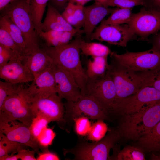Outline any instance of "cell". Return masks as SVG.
<instances>
[{"label":"cell","instance_id":"6da1fadb","mask_svg":"<svg viewBox=\"0 0 160 160\" xmlns=\"http://www.w3.org/2000/svg\"><path fill=\"white\" fill-rule=\"evenodd\" d=\"M80 34L66 44L56 47L47 46L43 49L54 63L72 74L79 87L82 95H84L87 94L86 85L88 78L81 60Z\"/></svg>","mask_w":160,"mask_h":160},{"label":"cell","instance_id":"7a4b0ae2","mask_svg":"<svg viewBox=\"0 0 160 160\" xmlns=\"http://www.w3.org/2000/svg\"><path fill=\"white\" fill-rule=\"evenodd\" d=\"M160 121V103L136 113L121 116L117 129L121 137L137 141L150 131Z\"/></svg>","mask_w":160,"mask_h":160},{"label":"cell","instance_id":"3957f363","mask_svg":"<svg viewBox=\"0 0 160 160\" xmlns=\"http://www.w3.org/2000/svg\"><path fill=\"white\" fill-rule=\"evenodd\" d=\"M30 1L17 0L9 4L1 11V15L9 18L21 31L26 44L27 53L39 48V36L31 16Z\"/></svg>","mask_w":160,"mask_h":160},{"label":"cell","instance_id":"277c9868","mask_svg":"<svg viewBox=\"0 0 160 160\" xmlns=\"http://www.w3.org/2000/svg\"><path fill=\"white\" fill-rule=\"evenodd\" d=\"M111 58L108 70L116 92L113 108L123 99L135 94L146 85L145 72L133 71Z\"/></svg>","mask_w":160,"mask_h":160},{"label":"cell","instance_id":"5b68a950","mask_svg":"<svg viewBox=\"0 0 160 160\" xmlns=\"http://www.w3.org/2000/svg\"><path fill=\"white\" fill-rule=\"evenodd\" d=\"M121 137L117 129L109 131L100 141L89 143L80 139L74 148L64 150V154L68 153L74 156L73 160H107L111 159L109 153Z\"/></svg>","mask_w":160,"mask_h":160},{"label":"cell","instance_id":"8992f818","mask_svg":"<svg viewBox=\"0 0 160 160\" xmlns=\"http://www.w3.org/2000/svg\"><path fill=\"white\" fill-rule=\"evenodd\" d=\"M64 104L65 111L62 122L67 124L73 122L75 118L84 116L94 120L111 121L108 111L89 95H82L76 101H66Z\"/></svg>","mask_w":160,"mask_h":160},{"label":"cell","instance_id":"52a82bcc","mask_svg":"<svg viewBox=\"0 0 160 160\" xmlns=\"http://www.w3.org/2000/svg\"><path fill=\"white\" fill-rule=\"evenodd\" d=\"M0 111L10 119L28 126L36 116L32 109L27 88L23 85L17 92L6 98Z\"/></svg>","mask_w":160,"mask_h":160},{"label":"cell","instance_id":"ba28073f","mask_svg":"<svg viewBox=\"0 0 160 160\" xmlns=\"http://www.w3.org/2000/svg\"><path fill=\"white\" fill-rule=\"evenodd\" d=\"M160 103V91L145 86L135 94L122 100L110 113L120 116L137 113L151 105Z\"/></svg>","mask_w":160,"mask_h":160},{"label":"cell","instance_id":"9c48e42d","mask_svg":"<svg viewBox=\"0 0 160 160\" xmlns=\"http://www.w3.org/2000/svg\"><path fill=\"white\" fill-rule=\"evenodd\" d=\"M110 55L111 58L121 65L136 72H147L160 65V51L152 47L146 51H127L121 54L112 52Z\"/></svg>","mask_w":160,"mask_h":160},{"label":"cell","instance_id":"30bf717a","mask_svg":"<svg viewBox=\"0 0 160 160\" xmlns=\"http://www.w3.org/2000/svg\"><path fill=\"white\" fill-rule=\"evenodd\" d=\"M0 131L9 140L29 147L38 153L43 148L33 137L29 126L10 119L1 111Z\"/></svg>","mask_w":160,"mask_h":160},{"label":"cell","instance_id":"8fae6325","mask_svg":"<svg viewBox=\"0 0 160 160\" xmlns=\"http://www.w3.org/2000/svg\"><path fill=\"white\" fill-rule=\"evenodd\" d=\"M127 24L135 34L146 39L160 30V11L144 7L139 12L132 14Z\"/></svg>","mask_w":160,"mask_h":160},{"label":"cell","instance_id":"7c38bea8","mask_svg":"<svg viewBox=\"0 0 160 160\" xmlns=\"http://www.w3.org/2000/svg\"><path fill=\"white\" fill-rule=\"evenodd\" d=\"M135 35L127 24L115 25L101 23L91 34L90 40L105 41L111 44L126 47Z\"/></svg>","mask_w":160,"mask_h":160},{"label":"cell","instance_id":"4fadbf2b","mask_svg":"<svg viewBox=\"0 0 160 160\" xmlns=\"http://www.w3.org/2000/svg\"><path fill=\"white\" fill-rule=\"evenodd\" d=\"M86 89L87 94L94 97L109 113L113 105L116 92L114 84L108 70L101 77L88 79Z\"/></svg>","mask_w":160,"mask_h":160},{"label":"cell","instance_id":"5bb4252c","mask_svg":"<svg viewBox=\"0 0 160 160\" xmlns=\"http://www.w3.org/2000/svg\"><path fill=\"white\" fill-rule=\"evenodd\" d=\"M52 70L54 76L57 93L66 101H75L82 95L75 79L68 71L54 62Z\"/></svg>","mask_w":160,"mask_h":160},{"label":"cell","instance_id":"9a60e30c","mask_svg":"<svg viewBox=\"0 0 160 160\" xmlns=\"http://www.w3.org/2000/svg\"><path fill=\"white\" fill-rule=\"evenodd\" d=\"M62 99L55 93L47 97L32 100V109L36 116L41 114L50 122H63L65 111Z\"/></svg>","mask_w":160,"mask_h":160},{"label":"cell","instance_id":"2e32d148","mask_svg":"<svg viewBox=\"0 0 160 160\" xmlns=\"http://www.w3.org/2000/svg\"><path fill=\"white\" fill-rule=\"evenodd\" d=\"M21 59L10 60L0 67V78L5 81L20 84L32 81L34 77Z\"/></svg>","mask_w":160,"mask_h":160},{"label":"cell","instance_id":"e0dca14e","mask_svg":"<svg viewBox=\"0 0 160 160\" xmlns=\"http://www.w3.org/2000/svg\"><path fill=\"white\" fill-rule=\"evenodd\" d=\"M52 68V67L35 78L31 84L27 88L31 101L38 98L47 97L57 93Z\"/></svg>","mask_w":160,"mask_h":160},{"label":"cell","instance_id":"ac0fdd59","mask_svg":"<svg viewBox=\"0 0 160 160\" xmlns=\"http://www.w3.org/2000/svg\"><path fill=\"white\" fill-rule=\"evenodd\" d=\"M116 8L105 7L96 2L91 5L84 7L85 22L83 30L88 41L90 40L91 35L97 25Z\"/></svg>","mask_w":160,"mask_h":160},{"label":"cell","instance_id":"d6986e66","mask_svg":"<svg viewBox=\"0 0 160 160\" xmlns=\"http://www.w3.org/2000/svg\"><path fill=\"white\" fill-rule=\"evenodd\" d=\"M22 62L28 68L34 78L51 68L54 63L45 51L40 48L25 55Z\"/></svg>","mask_w":160,"mask_h":160},{"label":"cell","instance_id":"ffe728a7","mask_svg":"<svg viewBox=\"0 0 160 160\" xmlns=\"http://www.w3.org/2000/svg\"><path fill=\"white\" fill-rule=\"evenodd\" d=\"M76 29L66 21L56 8L51 4H48L47 14L42 23L41 31H71Z\"/></svg>","mask_w":160,"mask_h":160},{"label":"cell","instance_id":"44dd1931","mask_svg":"<svg viewBox=\"0 0 160 160\" xmlns=\"http://www.w3.org/2000/svg\"><path fill=\"white\" fill-rule=\"evenodd\" d=\"M83 33V30L76 29L71 31H41L38 34L46 42L47 46L56 47L66 44L76 34Z\"/></svg>","mask_w":160,"mask_h":160},{"label":"cell","instance_id":"7402d4cb","mask_svg":"<svg viewBox=\"0 0 160 160\" xmlns=\"http://www.w3.org/2000/svg\"><path fill=\"white\" fill-rule=\"evenodd\" d=\"M137 141L139 147L143 151L153 153L160 151V121Z\"/></svg>","mask_w":160,"mask_h":160},{"label":"cell","instance_id":"603a6c76","mask_svg":"<svg viewBox=\"0 0 160 160\" xmlns=\"http://www.w3.org/2000/svg\"><path fill=\"white\" fill-rule=\"evenodd\" d=\"M107 57H92L88 60L86 70L88 79H95L105 75L109 66Z\"/></svg>","mask_w":160,"mask_h":160},{"label":"cell","instance_id":"cb8c5ba5","mask_svg":"<svg viewBox=\"0 0 160 160\" xmlns=\"http://www.w3.org/2000/svg\"><path fill=\"white\" fill-rule=\"evenodd\" d=\"M79 46L82 54L92 57H108L112 52L106 46L100 43L86 41L81 39L80 41Z\"/></svg>","mask_w":160,"mask_h":160},{"label":"cell","instance_id":"d4e9b609","mask_svg":"<svg viewBox=\"0 0 160 160\" xmlns=\"http://www.w3.org/2000/svg\"><path fill=\"white\" fill-rule=\"evenodd\" d=\"M49 0H31V10L33 21L38 34L41 31L42 20L45 7Z\"/></svg>","mask_w":160,"mask_h":160},{"label":"cell","instance_id":"484cf974","mask_svg":"<svg viewBox=\"0 0 160 160\" xmlns=\"http://www.w3.org/2000/svg\"><path fill=\"white\" fill-rule=\"evenodd\" d=\"M132 9L116 8L108 18L103 20L101 23L115 25L127 24L132 14Z\"/></svg>","mask_w":160,"mask_h":160},{"label":"cell","instance_id":"4316f807","mask_svg":"<svg viewBox=\"0 0 160 160\" xmlns=\"http://www.w3.org/2000/svg\"><path fill=\"white\" fill-rule=\"evenodd\" d=\"M143 150L140 147L127 145L118 152L114 159L145 160Z\"/></svg>","mask_w":160,"mask_h":160},{"label":"cell","instance_id":"83f0119b","mask_svg":"<svg viewBox=\"0 0 160 160\" xmlns=\"http://www.w3.org/2000/svg\"><path fill=\"white\" fill-rule=\"evenodd\" d=\"M24 146H26L9 140L0 131V157L11 153H15L19 148Z\"/></svg>","mask_w":160,"mask_h":160},{"label":"cell","instance_id":"f1b7e54d","mask_svg":"<svg viewBox=\"0 0 160 160\" xmlns=\"http://www.w3.org/2000/svg\"><path fill=\"white\" fill-rule=\"evenodd\" d=\"M103 121L101 119L97 120L91 125L90 129L87 135L88 140L93 142H97L105 136L107 127Z\"/></svg>","mask_w":160,"mask_h":160},{"label":"cell","instance_id":"f546056e","mask_svg":"<svg viewBox=\"0 0 160 160\" xmlns=\"http://www.w3.org/2000/svg\"><path fill=\"white\" fill-rule=\"evenodd\" d=\"M0 44L11 49L22 58L25 54L24 50L15 43L7 31L1 27L0 28Z\"/></svg>","mask_w":160,"mask_h":160},{"label":"cell","instance_id":"4dcf8cb0","mask_svg":"<svg viewBox=\"0 0 160 160\" xmlns=\"http://www.w3.org/2000/svg\"><path fill=\"white\" fill-rule=\"evenodd\" d=\"M23 84H15L0 81V108L2 106L6 98L17 92Z\"/></svg>","mask_w":160,"mask_h":160},{"label":"cell","instance_id":"1f68e13d","mask_svg":"<svg viewBox=\"0 0 160 160\" xmlns=\"http://www.w3.org/2000/svg\"><path fill=\"white\" fill-rule=\"evenodd\" d=\"M50 122L47 118L41 114H37L34 118L29 126V128L32 136L37 141V139L42 131L47 127Z\"/></svg>","mask_w":160,"mask_h":160},{"label":"cell","instance_id":"d6a6232c","mask_svg":"<svg viewBox=\"0 0 160 160\" xmlns=\"http://www.w3.org/2000/svg\"><path fill=\"white\" fill-rule=\"evenodd\" d=\"M73 122L75 131L78 135L83 136L87 135L92 125L88 117L80 116L75 118Z\"/></svg>","mask_w":160,"mask_h":160},{"label":"cell","instance_id":"836d02e7","mask_svg":"<svg viewBox=\"0 0 160 160\" xmlns=\"http://www.w3.org/2000/svg\"><path fill=\"white\" fill-rule=\"evenodd\" d=\"M146 86L153 87L160 91V65L145 72Z\"/></svg>","mask_w":160,"mask_h":160},{"label":"cell","instance_id":"e575fe53","mask_svg":"<svg viewBox=\"0 0 160 160\" xmlns=\"http://www.w3.org/2000/svg\"><path fill=\"white\" fill-rule=\"evenodd\" d=\"M56 134L52 129L47 127L42 131L37 141L42 147H48L51 145L55 137Z\"/></svg>","mask_w":160,"mask_h":160},{"label":"cell","instance_id":"d590c367","mask_svg":"<svg viewBox=\"0 0 160 160\" xmlns=\"http://www.w3.org/2000/svg\"><path fill=\"white\" fill-rule=\"evenodd\" d=\"M138 5L145 7V0H110L108 4L109 6L126 9H132L133 7Z\"/></svg>","mask_w":160,"mask_h":160},{"label":"cell","instance_id":"8d00e7d4","mask_svg":"<svg viewBox=\"0 0 160 160\" xmlns=\"http://www.w3.org/2000/svg\"><path fill=\"white\" fill-rule=\"evenodd\" d=\"M22 58L20 57L11 49L0 44V67L10 60Z\"/></svg>","mask_w":160,"mask_h":160},{"label":"cell","instance_id":"74e56055","mask_svg":"<svg viewBox=\"0 0 160 160\" xmlns=\"http://www.w3.org/2000/svg\"><path fill=\"white\" fill-rule=\"evenodd\" d=\"M0 27L23 36L22 33L17 26L5 16L1 15L0 17Z\"/></svg>","mask_w":160,"mask_h":160},{"label":"cell","instance_id":"f35d334b","mask_svg":"<svg viewBox=\"0 0 160 160\" xmlns=\"http://www.w3.org/2000/svg\"><path fill=\"white\" fill-rule=\"evenodd\" d=\"M36 152L33 150L25 149L23 148H19L17 151V155L19 159L22 160H36L35 157Z\"/></svg>","mask_w":160,"mask_h":160},{"label":"cell","instance_id":"ab89813d","mask_svg":"<svg viewBox=\"0 0 160 160\" xmlns=\"http://www.w3.org/2000/svg\"><path fill=\"white\" fill-rule=\"evenodd\" d=\"M41 152L38 153L36 158L37 160H59L60 158L55 154L49 151L48 147H46L41 150Z\"/></svg>","mask_w":160,"mask_h":160},{"label":"cell","instance_id":"60d3db41","mask_svg":"<svg viewBox=\"0 0 160 160\" xmlns=\"http://www.w3.org/2000/svg\"><path fill=\"white\" fill-rule=\"evenodd\" d=\"M84 7L80 5H76L73 15L78 23L81 28L84 27L85 22V15Z\"/></svg>","mask_w":160,"mask_h":160},{"label":"cell","instance_id":"b9f144b4","mask_svg":"<svg viewBox=\"0 0 160 160\" xmlns=\"http://www.w3.org/2000/svg\"><path fill=\"white\" fill-rule=\"evenodd\" d=\"M62 15L69 24L76 29H80L81 28L73 15H69L63 12Z\"/></svg>","mask_w":160,"mask_h":160},{"label":"cell","instance_id":"7bdbcfd3","mask_svg":"<svg viewBox=\"0 0 160 160\" xmlns=\"http://www.w3.org/2000/svg\"><path fill=\"white\" fill-rule=\"evenodd\" d=\"M146 6L145 7L160 11V0H145Z\"/></svg>","mask_w":160,"mask_h":160},{"label":"cell","instance_id":"ee69618b","mask_svg":"<svg viewBox=\"0 0 160 160\" xmlns=\"http://www.w3.org/2000/svg\"><path fill=\"white\" fill-rule=\"evenodd\" d=\"M150 42L152 45V47L160 51V32L156 33L151 39Z\"/></svg>","mask_w":160,"mask_h":160},{"label":"cell","instance_id":"f6af8a7d","mask_svg":"<svg viewBox=\"0 0 160 160\" xmlns=\"http://www.w3.org/2000/svg\"><path fill=\"white\" fill-rule=\"evenodd\" d=\"M76 6V5L68 2L67 5L63 12L69 15H73Z\"/></svg>","mask_w":160,"mask_h":160},{"label":"cell","instance_id":"bcb514c9","mask_svg":"<svg viewBox=\"0 0 160 160\" xmlns=\"http://www.w3.org/2000/svg\"><path fill=\"white\" fill-rule=\"evenodd\" d=\"M12 153L11 155L7 154L0 157V160H17L19 159L17 154Z\"/></svg>","mask_w":160,"mask_h":160},{"label":"cell","instance_id":"7dc6e473","mask_svg":"<svg viewBox=\"0 0 160 160\" xmlns=\"http://www.w3.org/2000/svg\"><path fill=\"white\" fill-rule=\"evenodd\" d=\"M54 4L60 8H62L64 7L68 0H50Z\"/></svg>","mask_w":160,"mask_h":160},{"label":"cell","instance_id":"c3c4849f","mask_svg":"<svg viewBox=\"0 0 160 160\" xmlns=\"http://www.w3.org/2000/svg\"><path fill=\"white\" fill-rule=\"evenodd\" d=\"M17 0H0V10H2L9 4Z\"/></svg>","mask_w":160,"mask_h":160},{"label":"cell","instance_id":"681fc988","mask_svg":"<svg viewBox=\"0 0 160 160\" xmlns=\"http://www.w3.org/2000/svg\"><path fill=\"white\" fill-rule=\"evenodd\" d=\"M68 2L82 6H84L86 4L84 0H68Z\"/></svg>","mask_w":160,"mask_h":160},{"label":"cell","instance_id":"f907efd6","mask_svg":"<svg viewBox=\"0 0 160 160\" xmlns=\"http://www.w3.org/2000/svg\"><path fill=\"white\" fill-rule=\"evenodd\" d=\"M96 3L99 4L102 6L108 7V4L110 0H95Z\"/></svg>","mask_w":160,"mask_h":160},{"label":"cell","instance_id":"816d5d0a","mask_svg":"<svg viewBox=\"0 0 160 160\" xmlns=\"http://www.w3.org/2000/svg\"><path fill=\"white\" fill-rule=\"evenodd\" d=\"M151 156V159L152 160H160V154L156 155L153 154Z\"/></svg>","mask_w":160,"mask_h":160},{"label":"cell","instance_id":"f5cc1de1","mask_svg":"<svg viewBox=\"0 0 160 160\" xmlns=\"http://www.w3.org/2000/svg\"><path fill=\"white\" fill-rule=\"evenodd\" d=\"M92 0H84L85 1L86 3L89 1H90Z\"/></svg>","mask_w":160,"mask_h":160}]
</instances>
